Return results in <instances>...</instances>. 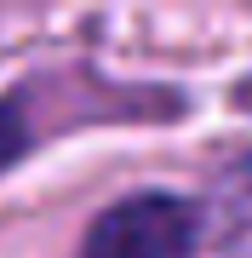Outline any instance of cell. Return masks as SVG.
<instances>
[{
  "mask_svg": "<svg viewBox=\"0 0 252 258\" xmlns=\"http://www.w3.org/2000/svg\"><path fill=\"white\" fill-rule=\"evenodd\" d=\"M29 144H35V126H29L23 98H0V172L18 166L29 155Z\"/></svg>",
  "mask_w": 252,
  "mask_h": 258,
  "instance_id": "obj_3",
  "label": "cell"
},
{
  "mask_svg": "<svg viewBox=\"0 0 252 258\" xmlns=\"http://www.w3.org/2000/svg\"><path fill=\"white\" fill-rule=\"evenodd\" d=\"M212 218H218V241H224V252L252 258V149L218 178V189H212Z\"/></svg>",
  "mask_w": 252,
  "mask_h": 258,
  "instance_id": "obj_2",
  "label": "cell"
},
{
  "mask_svg": "<svg viewBox=\"0 0 252 258\" xmlns=\"http://www.w3.org/2000/svg\"><path fill=\"white\" fill-rule=\"evenodd\" d=\"M201 224L178 195H126L86 230L80 258H195Z\"/></svg>",
  "mask_w": 252,
  "mask_h": 258,
  "instance_id": "obj_1",
  "label": "cell"
}]
</instances>
